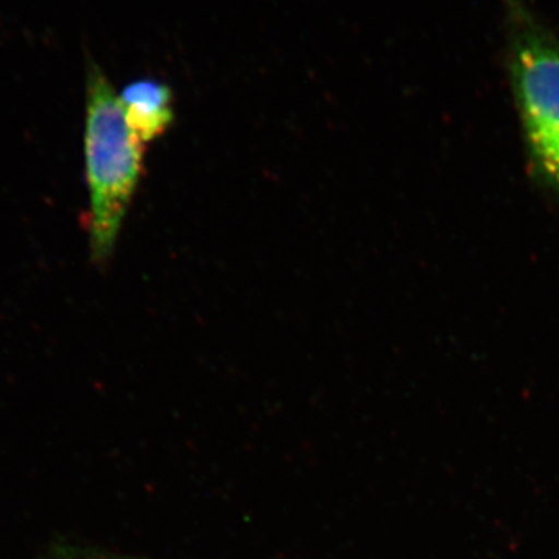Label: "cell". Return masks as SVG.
<instances>
[{"instance_id": "2", "label": "cell", "mask_w": 559, "mask_h": 559, "mask_svg": "<svg viewBox=\"0 0 559 559\" xmlns=\"http://www.w3.org/2000/svg\"><path fill=\"white\" fill-rule=\"evenodd\" d=\"M143 143L124 117L119 94L98 66L87 72L84 160L90 190L92 260L108 263L142 176Z\"/></svg>"}, {"instance_id": "3", "label": "cell", "mask_w": 559, "mask_h": 559, "mask_svg": "<svg viewBox=\"0 0 559 559\" xmlns=\"http://www.w3.org/2000/svg\"><path fill=\"white\" fill-rule=\"evenodd\" d=\"M119 100L128 124L143 145L162 138L175 121V97L171 87L162 81H132L120 92Z\"/></svg>"}, {"instance_id": "1", "label": "cell", "mask_w": 559, "mask_h": 559, "mask_svg": "<svg viewBox=\"0 0 559 559\" xmlns=\"http://www.w3.org/2000/svg\"><path fill=\"white\" fill-rule=\"evenodd\" d=\"M507 68L525 153L559 201V36L527 0H502Z\"/></svg>"}, {"instance_id": "4", "label": "cell", "mask_w": 559, "mask_h": 559, "mask_svg": "<svg viewBox=\"0 0 559 559\" xmlns=\"http://www.w3.org/2000/svg\"><path fill=\"white\" fill-rule=\"evenodd\" d=\"M38 559H148L131 557V555L114 554V551L94 549L83 546H58L39 557Z\"/></svg>"}]
</instances>
